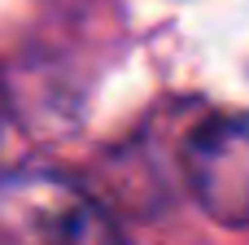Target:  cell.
Here are the masks:
<instances>
[{"label":"cell","mask_w":249,"mask_h":245,"mask_svg":"<svg viewBox=\"0 0 249 245\" xmlns=\"http://www.w3.org/2000/svg\"><path fill=\"white\" fill-rule=\"evenodd\" d=\"M0 245H127L101 197L57 171L0 175Z\"/></svg>","instance_id":"obj_1"},{"label":"cell","mask_w":249,"mask_h":245,"mask_svg":"<svg viewBox=\"0 0 249 245\" xmlns=\"http://www.w3.org/2000/svg\"><path fill=\"white\" fill-rule=\"evenodd\" d=\"M184 180L193 202L223 228L249 224V118L206 114L184 136Z\"/></svg>","instance_id":"obj_2"},{"label":"cell","mask_w":249,"mask_h":245,"mask_svg":"<svg viewBox=\"0 0 249 245\" xmlns=\"http://www.w3.org/2000/svg\"><path fill=\"white\" fill-rule=\"evenodd\" d=\"M4 127H9V92L0 83V140H4Z\"/></svg>","instance_id":"obj_3"}]
</instances>
